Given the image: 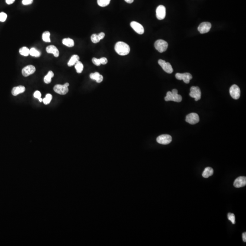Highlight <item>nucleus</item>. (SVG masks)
<instances>
[{
	"instance_id": "nucleus-30",
	"label": "nucleus",
	"mask_w": 246,
	"mask_h": 246,
	"mask_svg": "<svg viewBox=\"0 0 246 246\" xmlns=\"http://www.w3.org/2000/svg\"><path fill=\"white\" fill-rule=\"evenodd\" d=\"M52 96L50 93H48L46 95L45 98L42 99V102L45 104L47 105L49 104L52 99Z\"/></svg>"
},
{
	"instance_id": "nucleus-27",
	"label": "nucleus",
	"mask_w": 246,
	"mask_h": 246,
	"mask_svg": "<svg viewBox=\"0 0 246 246\" xmlns=\"http://www.w3.org/2000/svg\"><path fill=\"white\" fill-rule=\"evenodd\" d=\"M74 65H75V68L77 72L79 73H82V71L83 70V65L81 62L79 61Z\"/></svg>"
},
{
	"instance_id": "nucleus-15",
	"label": "nucleus",
	"mask_w": 246,
	"mask_h": 246,
	"mask_svg": "<svg viewBox=\"0 0 246 246\" xmlns=\"http://www.w3.org/2000/svg\"><path fill=\"white\" fill-rule=\"evenodd\" d=\"M246 184V177H240L235 180L233 185L236 188H240L245 186Z\"/></svg>"
},
{
	"instance_id": "nucleus-31",
	"label": "nucleus",
	"mask_w": 246,
	"mask_h": 246,
	"mask_svg": "<svg viewBox=\"0 0 246 246\" xmlns=\"http://www.w3.org/2000/svg\"><path fill=\"white\" fill-rule=\"evenodd\" d=\"M227 218L228 220L231 221V222H232L233 224H235L236 221H235V216L234 214L229 213L227 215Z\"/></svg>"
},
{
	"instance_id": "nucleus-14",
	"label": "nucleus",
	"mask_w": 246,
	"mask_h": 246,
	"mask_svg": "<svg viewBox=\"0 0 246 246\" xmlns=\"http://www.w3.org/2000/svg\"><path fill=\"white\" fill-rule=\"evenodd\" d=\"M36 71V68L32 65H28L24 67L22 70V74L24 77H27L34 73Z\"/></svg>"
},
{
	"instance_id": "nucleus-22",
	"label": "nucleus",
	"mask_w": 246,
	"mask_h": 246,
	"mask_svg": "<svg viewBox=\"0 0 246 246\" xmlns=\"http://www.w3.org/2000/svg\"><path fill=\"white\" fill-rule=\"evenodd\" d=\"M79 60V57L77 55H73L71 57L69 61L67 63V65L69 67L73 66Z\"/></svg>"
},
{
	"instance_id": "nucleus-5",
	"label": "nucleus",
	"mask_w": 246,
	"mask_h": 246,
	"mask_svg": "<svg viewBox=\"0 0 246 246\" xmlns=\"http://www.w3.org/2000/svg\"><path fill=\"white\" fill-rule=\"evenodd\" d=\"M190 93L189 95L192 98L195 99V101H197L201 98V91L200 89L196 86L191 87L190 89Z\"/></svg>"
},
{
	"instance_id": "nucleus-8",
	"label": "nucleus",
	"mask_w": 246,
	"mask_h": 246,
	"mask_svg": "<svg viewBox=\"0 0 246 246\" xmlns=\"http://www.w3.org/2000/svg\"><path fill=\"white\" fill-rule=\"evenodd\" d=\"M199 117L196 113H192L189 114L186 117V121L190 124H195L199 121Z\"/></svg>"
},
{
	"instance_id": "nucleus-2",
	"label": "nucleus",
	"mask_w": 246,
	"mask_h": 246,
	"mask_svg": "<svg viewBox=\"0 0 246 246\" xmlns=\"http://www.w3.org/2000/svg\"><path fill=\"white\" fill-rule=\"evenodd\" d=\"M182 99L181 96L178 94V91L176 89H174L171 92H168L166 93V97L165 98V100L166 101H173L179 102H181Z\"/></svg>"
},
{
	"instance_id": "nucleus-4",
	"label": "nucleus",
	"mask_w": 246,
	"mask_h": 246,
	"mask_svg": "<svg viewBox=\"0 0 246 246\" xmlns=\"http://www.w3.org/2000/svg\"><path fill=\"white\" fill-rule=\"evenodd\" d=\"M69 84L66 83L63 85L57 84L54 87V91L60 95H65L68 92V87Z\"/></svg>"
},
{
	"instance_id": "nucleus-20",
	"label": "nucleus",
	"mask_w": 246,
	"mask_h": 246,
	"mask_svg": "<svg viewBox=\"0 0 246 246\" xmlns=\"http://www.w3.org/2000/svg\"><path fill=\"white\" fill-rule=\"evenodd\" d=\"M90 77L92 79L95 80L98 83H101L103 80V76L98 72L91 73Z\"/></svg>"
},
{
	"instance_id": "nucleus-6",
	"label": "nucleus",
	"mask_w": 246,
	"mask_h": 246,
	"mask_svg": "<svg viewBox=\"0 0 246 246\" xmlns=\"http://www.w3.org/2000/svg\"><path fill=\"white\" fill-rule=\"evenodd\" d=\"M229 92L231 97L233 99H238L240 97V89L236 84H234L231 87Z\"/></svg>"
},
{
	"instance_id": "nucleus-34",
	"label": "nucleus",
	"mask_w": 246,
	"mask_h": 246,
	"mask_svg": "<svg viewBox=\"0 0 246 246\" xmlns=\"http://www.w3.org/2000/svg\"><path fill=\"white\" fill-rule=\"evenodd\" d=\"M33 0H22V3L24 5L31 4L33 2Z\"/></svg>"
},
{
	"instance_id": "nucleus-11",
	"label": "nucleus",
	"mask_w": 246,
	"mask_h": 246,
	"mask_svg": "<svg viewBox=\"0 0 246 246\" xmlns=\"http://www.w3.org/2000/svg\"><path fill=\"white\" fill-rule=\"evenodd\" d=\"M166 15V8L163 5H159L156 10V16L159 20L164 19Z\"/></svg>"
},
{
	"instance_id": "nucleus-37",
	"label": "nucleus",
	"mask_w": 246,
	"mask_h": 246,
	"mask_svg": "<svg viewBox=\"0 0 246 246\" xmlns=\"http://www.w3.org/2000/svg\"><path fill=\"white\" fill-rule=\"evenodd\" d=\"M125 2H126L128 3L131 4L133 2L134 0H124Z\"/></svg>"
},
{
	"instance_id": "nucleus-16",
	"label": "nucleus",
	"mask_w": 246,
	"mask_h": 246,
	"mask_svg": "<svg viewBox=\"0 0 246 246\" xmlns=\"http://www.w3.org/2000/svg\"><path fill=\"white\" fill-rule=\"evenodd\" d=\"M46 51L48 54H52L56 58H58L59 56V51L55 46H48L46 48Z\"/></svg>"
},
{
	"instance_id": "nucleus-9",
	"label": "nucleus",
	"mask_w": 246,
	"mask_h": 246,
	"mask_svg": "<svg viewBox=\"0 0 246 246\" xmlns=\"http://www.w3.org/2000/svg\"><path fill=\"white\" fill-rule=\"evenodd\" d=\"M175 77L177 79L183 80L184 83H189L190 80L192 79V76L190 73H177L175 74Z\"/></svg>"
},
{
	"instance_id": "nucleus-35",
	"label": "nucleus",
	"mask_w": 246,
	"mask_h": 246,
	"mask_svg": "<svg viewBox=\"0 0 246 246\" xmlns=\"http://www.w3.org/2000/svg\"><path fill=\"white\" fill-rule=\"evenodd\" d=\"M15 0H6V3L7 4L11 5V4L13 3L15 1Z\"/></svg>"
},
{
	"instance_id": "nucleus-10",
	"label": "nucleus",
	"mask_w": 246,
	"mask_h": 246,
	"mask_svg": "<svg viewBox=\"0 0 246 246\" xmlns=\"http://www.w3.org/2000/svg\"><path fill=\"white\" fill-rule=\"evenodd\" d=\"M158 63L161 67L162 68L168 73H173V69L172 66L169 63H167L165 61L159 59L158 61Z\"/></svg>"
},
{
	"instance_id": "nucleus-36",
	"label": "nucleus",
	"mask_w": 246,
	"mask_h": 246,
	"mask_svg": "<svg viewBox=\"0 0 246 246\" xmlns=\"http://www.w3.org/2000/svg\"><path fill=\"white\" fill-rule=\"evenodd\" d=\"M242 237H243V241L244 242H246V232H244V233H243V235H242Z\"/></svg>"
},
{
	"instance_id": "nucleus-17",
	"label": "nucleus",
	"mask_w": 246,
	"mask_h": 246,
	"mask_svg": "<svg viewBox=\"0 0 246 246\" xmlns=\"http://www.w3.org/2000/svg\"><path fill=\"white\" fill-rule=\"evenodd\" d=\"M105 36L104 32H100L99 34H93L91 36V41L93 43H97L99 42L100 40L104 38Z\"/></svg>"
},
{
	"instance_id": "nucleus-23",
	"label": "nucleus",
	"mask_w": 246,
	"mask_h": 246,
	"mask_svg": "<svg viewBox=\"0 0 246 246\" xmlns=\"http://www.w3.org/2000/svg\"><path fill=\"white\" fill-rule=\"evenodd\" d=\"M63 44L68 47H73L74 45V42L72 39L69 38H64L62 41Z\"/></svg>"
},
{
	"instance_id": "nucleus-19",
	"label": "nucleus",
	"mask_w": 246,
	"mask_h": 246,
	"mask_svg": "<svg viewBox=\"0 0 246 246\" xmlns=\"http://www.w3.org/2000/svg\"><path fill=\"white\" fill-rule=\"evenodd\" d=\"M92 62L95 65L97 66H99L101 64L105 65V64H107V63H108V59L105 57H103V58H99V59L93 58L92 59Z\"/></svg>"
},
{
	"instance_id": "nucleus-24",
	"label": "nucleus",
	"mask_w": 246,
	"mask_h": 246,
	"mask_svg": "<svg viewBox=\"0 0 246 246\" xmlns=\"http://www.w3.org/2000/svg\"><path fill=\"white\" fill-rule=\"evenodd\" d=\"M54 73L52 71H50L48 73L47 75L45 76L44 78V81L46 83L48 84L51 82L52 78L54 77Z\"/></svg>"
},
{
	"instance_id": "nucleus-28",
	"label": "nucleus",
	"mask_w": 246,
	"mask_h": 246,
	"mask_svg": "<svg viewBox=\"0 0 246 246\" xmlns=\"http://www.w3.org/2000/svg\"><path fill=\"white\" fill-rule=\"evenodd\" d=\"M50 33L48 31H46L42 34V38L43 41L49 42H51L50 38Z\"/></svg>"
},
{
	"instance_id": "nucleus-26",
	"label": "nucleus",
	"mask_w": 246,
	"mask_h": 246,
	"mask_svg": "<svg viewBox=\"0 0 246 246\" xmlns=\"http://www.w3.org/2000/svg\"><path fill=\"white\" fill-rule=\"evenodd\" d=\"M30 49L26 47H23L19 49V53L22 56H28L29 55Z\"/></svg>"
},
{
	"instance_id": "nucleus-21",
	"label": "nucleus",
	"mask_w": 246,
	"mask_h": 246,
	"mask_svg": "<svg viewBox=\"0 0 246 246\" xmlns=\"http://www.w3.org/2000/svg\"><path fill=\"white\" fill-rule=\"evenodd\" d=\"M213 169L210 167H207L204 170V171L202 173V177L205 178H207L209 177H211L213 174Z\"/></svg>"
},
{
	"instance_id": "nucleus-1",
	"label": "nucleus",
	"mask_w": 246,
	"mask_h": 246,
	"mask_svg": "<svg viewBox=\"0 0 246 246\" xmlns=\"http://www.w3.org/2000/svg\"><path fill=\"white\" fill-rule=\"evenodd\" d=\"M116 52L121 56H125L130 53V47L127 43L123 42H117L114 47Z\"/></svg>"
},
{
	"instance_id": "nucleus-32",
	"label": "nucleus",
	"mask_w": 246,
	"mask_h": 246,
	"mask_svg": "<svg viewBox=\"0 0 246 246\" xmlns=\"http://www.w3.org/2000/svg\"><path fill=\"white\" fill-rule=\"evenodd\" d=\"M34 97L38 99L40 102L42 101V99L41 98V93L40 91H36L34 93Z\"/></svg>"
},
{
	"instance_id": "nucleus-12",
	"label": "nucleus",
	"mask_w": 246,
	"mask_h": 246,
	"mask_svg": "<svg viewBox=\"0 0 246 246\" xmlns=\"http://www.w3.org/2000/svg\"><path fill=\"white\" fill-rule=\"evenodd\" d=\"M212 27V24L209 22H203L200 24L198 30L202 34L207 33L209 32Z\"/></svg>"
},
{
	"instance_id": "nucleus-18",
	"label": "nucleus",
	"mask_w": 246,
	"mask_h": 246,
	"mask_svg": "<svg viewBox=\"0 0 246 246\" xmlns=\"http://www.w3.org/2000/svg\"><path fill=\"white\" fill-rule=\"evenodd\" d=\"M26 89L25 87L23 86H18L15 87L13 88L11 91L12 95L13 96H17L20 93H23L25 92Z\"/></svg>"
},
{
	"instance_id": "nucleus-7",
	"label": "nucleus",
	"mask_w": 246,
	"mask_h": 246,
	"mask_svg": "<svg viewBox=\"0 0 246 246\" xmlns=\"http://www.w3.org/2000/svg\"><path fill=\"white\" fill-rule=\"evenodd\" d=\"M157 142L162 145H168L172 141V137L169 134H162L156 139Z\"/></svg>"
},
{
	"instance_id": "nucleus-3",
	"label": "nucleus",
	"mask_w": 246,
	"mask_h": 246,
	"mask_svg": "<svg viewBox=\"0 0 246 246\" xmlns=\"http://www.w3.org/2000/svg\"><path fill=\"white\" fill-rule=\"evenodd\" d=\"M168 47V44L167 42L162 39L157 40L155 43V49L161 53L165 52L167 49Z\"/></svg>"
},
{
	"instance_id": "nucleus-13",
	"label": "nucleus",
	"mask_w": 246,
	"mask_h": 246,
	"mask_svg": "<svg viewBox=\"0 0 246 246\" xmlns=\"http://www.w3.org/2000/svg\"><path fill=\"white\" fill-rule=\"evenodd\" d=\"M130 26L138 34L141 35L144 33V28L142 25L140 23L135 21H133L130 23Z\"/></svg>"
},
{
	"instance_id": "nucleus-29",
	"label": "nucleus",
	"mask_w": 246,
	"mask_h": 246,
	"mask_svg": "<svg viewBox=\"0 0 246 246\" xmlns=\"http://www.w3.org/2000/svg\"><path fill=\"white\" fill-rule=\"evenodd\" d=\"M110 1L111 0H97V3L100 7H105L109 5Z\"/></svg>"
},
{
	"instance_id": "nucleus-33",
	"label": "nucleus",
	"mask_w": 246,
	"mask_h": 246,
	"mask_svg": "<svg viewBox=\"0 0 246 246\" xmlns=\"http://www.w3.org/2000/svg\"><path fill=\"white\" fill-rule=\"evenodd\" d=\"M7 14L3 12L0 13V22H4L7 18Z\"/></svg>"
},
{
	"instance_id": "nucleus-25",
	"label": "nucleus",
	"mask_w": 246,
	"mask_h": 246,
	"mask_svg": "<svg viewBox=\"0 0 246 246\" xmlns=\"http://www.w3.org/2000/svg\"><path fill=\"white\" fill-rule=\"evenodd\" d=\"M29 54L32 57H39L41 55V52L35 48H32L30 49Z\"/></svg>"
}]
</instances>
